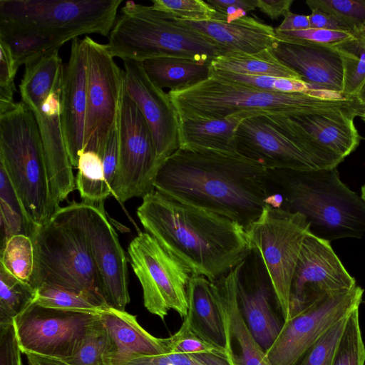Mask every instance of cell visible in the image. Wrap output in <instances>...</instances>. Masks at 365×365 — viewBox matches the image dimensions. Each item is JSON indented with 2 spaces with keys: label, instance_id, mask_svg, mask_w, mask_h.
Returning a JSON list of instances; mask_svg holds the SVG:
<instances>
[{
  "label": "cell",
  "instance_id": "cell-1",
  "mask_svg": "<svg viewBox=\"0 0 365 365\" xmlns=\"http://www.w3.org/2000/svg\"><path fill=\"white\" fill-rule=\"evenodd\" d=\"M161 194L225 216L246 230L262 215L271 194L268 170L240 155L178 148L154 181Z\"/></svg>",
  "mask_w": 365,
  "mask_h": 365
},
{
  "label": "cell",
  "instance_id": "cell-2",
  "mask_svg": "<svg viewBox=\"0 0 365 365\" xmlns=\"http://www.w3.org/2000/svg\"><path fill=\"white\" fill-rule=\"evenodd\" d=\"M137 215L146 232L179 258L192 274L219 279L251 254L246 230L218 214L170 198L155 190Z\"/></svg>",
  "mask_w": 365,
  "mask_h": 365
},
{
  "label": "cell",
  "instance_id": "cell-3",
  "mask_svg": "<svg viewBox=\"0 0 365 365\" xmlns=\"http://www.w3.org/2000/svg\"><path fill=\"white\" fill-rule=\"evenodd\" d=\"M267 170L271 192L282 196V208L304 215L311 234L329 242L365 234V202L341 180L336 168Z\"/></svg>",
  "mask_w": 365,
  "mask_h": 365
},
{
  "label": "cell",
  "instance_id": "cell-4",
  "mask_svg": "<svg viewBox=\"0 0 365 365\" xmlns=\"http://www.w3.org/2000/svg\"><path fill=\"white\" fill-rule=\"evenodd\" d=\"M168 94L178 115L192 118L294 116L320 109L360 106L357 98L331 100L304 93L257 89L220 77L211 71L210 76L199 83Z\"/></svg>",
  "mask_w": 365,
  "mask_h": 365
},
{
  "label": "cell",
  "instance_id": "cell-5",
  "mask_svg": "<svg viewBox=\"0 0 365 365\" xmlns=\"http://www.w3.org/2000/svg\"><path fill=\"white\" fill-rule=\"evenodd\" d=\"M120 11L106 44L113 57L139 62L178 57L210 64L225 53L210 38L152 6L128 1Z\"/></svg>",
  "mask_w": 365,
  "mask_h": 365
},
{
  "label": "cell",
  "instance_id": "cell-6",
  "mask_svg": "<svg viewBox=\"0 0 365 365\" xmlns=\"http://www.w3.org/2000/svg\"><path fill=\"white\" fill-rule=\"evenodd\" d=\"M31 238L34 271L31 284L35 288L43 284L60 287L108 305L82 221L80 202L60 207Z\"/></svg>",
  "mask_w": 365,
  "mask_h": 365
},
{
  "label": "cell",
  "instance_id": "cell-7",
  "mask_svg": "<svg viewBox=\"0 0 365 365\" xmlns=\"http://www.w3.org/2000/svg\"><path fill=\"white\" fill-rule=\"evenodd\" d=\"M0 165L19 198L31 237L54 212L40 132L33 113L22 102L0 112Z\"/></svg>",
  "mask_w": 365,
  "mask_h": 365
},
{
  "label": "cell",
  "instance_id": "cell-8",
  "mask_svg": "<svg viewBox=\"0 0 365 365\" xmlns=\"http://www.w3.org/2000/svg\"><path fill=\"white\" fill-rule=\"evenodd\" d=\"M63 73L58 52L53 51L25 66L19 84L21 102L33 113L40 132L54 212L76 187L61 118Z\"/></svg>",
  "mask_w": 365,
  "mask_h": 365
},
{
  "label": "cell",
  "instance_id": "cell-9",
  "mask_svg": "<svg viewBox=\"0 0 365 365\" xmlns=\"http://www.w3.org/2000/svg\"><path fill=\"white\" fill-rule=\"evenodd\" d=\"M121 0H1L0 21L66 38L108 36Z\"/></svg>",
  "mask_w": 365,
  "mask_h": 365
},
{
  "label": "cell",
  "instance_id": "cell-10",
  "mask_svg": "<svg viewBox=\"0 0 365 365\" xmlns=\"http://www.w3.org/2000/svg\"><path fill=\"white\" fill-rule=\"evenodd\" d=\"M266 269L284 322L289 317L291 286L309 224L302 214L266 205L246 230Z\"/></svg>",
  "mask_w": 365,
  "mask_h": 365
},
{
  "label": "cell",
  "instance_id": "cell-11",
  "mask_svg": "<svg viewBox=\"0 0 365 365\" xmlns=\"http://www.w3.org/2000/svg\"><path fill=\"white\" fill-rule=\"evenodd\" d=\"M129 262L143 289L145 307L164 320L170 309L187 315L192 272L152 235L140 232L128 247Z\"/></svg>",
  "mask_w": 365,
  "mask_h": 365
},
{
  "label": "cell",
  "instance_id": "cell-12",
  "mask_svg": "<svg viewBox=\"0 0 365 365\" xmlns=\"http://www.w3.org/2000/svg\"><path fill=\"white\" fill-rule=\"evenodd\" d=\"M117 129L118 159L111 195L123 203L155 190L154 181L162 165L150 129L125 86Z\"/></svg>",
  "mask_w": 365,
  "mask_h": 365
},
{
  "label": "cell",
  "instance_id": "cell-13",
  "mask_svg": "<svg viewBox=\"0 0 365 365\" xmlns=\"http://www.w3.org/2000/svg\"><path fill=\"white\" fill-rule=\"evenodd\" d=\"M239 155L259 163L267 170L319 169L309 145L289 116L267 115L246 118L235 135Z\"/></svg>",
  "mask_w": 365,
  "mask_h": 365
},
{
  "label": "cell",
  "instance_id": "cell-14",
  "mask_svg": "<svg viewBox=\"0 0 365 365\" xmlns=\"http://www.w3.org/2000/svg\"><path fill=\"white\" fill-rule=\"evenodd\" d=\"M100 314L49 308L34 302L14 320L22 354L60 359L72 356Z\"/></svg>",
  "mask_w": 365,
  "mask_h": 365
},
{
  "label": "cell",
  "instance_id": "cell-15",
  "mask_svg": "<svg viewBox=\"0 0 365 365\" xmlns=\"http://www.w3.org/2000/svg\"><path fill=\"white\" fill-rule=\"evenodd\" d=\"M363 294L358 285L327 294L284 321L277 338L265 351L272 365H297L324 333L359 307Z\"/></svg>",
  "mask_w": 365,
  "mask_h": 365
},
{
  "label": "cell",
  "instance_id": "cell-16",
  "mask_svg": "<svg viewBox=\"0 0 365 365\" xmlns=\"http://www.w3.org/2000/svg\"><path fill=\"white\" fill-rule=\"evenodd\" d=\"M83 41L87 59L84 150L100 155L117 124L124 90V71L114 61L106 44L89 36Z\"/></svg>",
  "mask_w": 365,
  "mask_h": 365
},
{
  "label": "cell",
  "instance_id": "cell-17",
  "mask_svg": "<svg viewBox=\"0 0 365 365\" xmlns=\"http://www.w3.org/2000/svg\"><path fill=\"white\" fill-rule=\"evenodd\" d=\"M356 286L329 242L309 233L305 237L292 278L289 317L324 295Z\"/></svg>",
  "mask_w": 365,
  "mask_h": 365
},
{
  "label": "cell",
  "instance_id": "cell-18",
  "mask_svg": "<svg viewBox=\"0 0 365 365\" xmlns=\"http://www.w3.org/2000/svg\"><path fill=\"white\" fill-rule=\"evenodd\" d=\"M80 212L106 304L125 311L130 302L128 259L103 203L80 202Z\"/></svg>",
  "mask_w": 365,
  "mask_h": 365
},
{
  "label": "cell",
  "instance_id": "cell-19",
  "mask_svg": "<svg viewBox=\"0 0 365 365\" xmlns=\"http://www.w3.org/2000/svg\"><path fill=\"white\" fill-rule=\"evenodd\" d=\"M359 108H331L289 116L309 143L319 169L335 168L359 146Z\"/></svg>",
  "mask_w": 365,
  "mask_h": 365
},
{
  "label": "cell",
  "instance_id": "cell-20",
  "mask_svg": "<svg viewBox=\"0 0 365 365\" xmlns=\"http://www.w3.org/2000/svg\"><path fill=\"white\" fill-rule=\"evenodd\" d=\"M123 61L125 90L147 122L163 164L179 148L178 113L168 93L152 82L142 62Z\"/></svg>",
  "mask_w": 365,
  "mask_h": 365
},
{
  "label": "cell",
  "instance_id": "cell-21",
  "mask_svg": "<svg viewBox=\"0 0 365 365\" xmlns=\"http://www.w3.org/2000/svg\"><path fill=\"white\" fill-rule=\"evenodd\" d=\"M273 292L269 279L256 251L242 262L237 279V295L245 321L266 351L277 338L282 324L270 303Z\"/></svg>",
  "mask_w": 365,
  "mask_h": 365
},
{
  "label": "cell",
  "instance_id": "cell-22",
  "mask_svg": "<svg viewBox=\"0 0 365 365\" xmlns=\"http://www.w3.org/2000/svg\"><path fill=\"white\" fill-rule=\"evenodd\" d=\"M87 110V59L84 42L71 41L70 57L64 68L61 95V118L67 151L77 168L84 150Z\"/></svg>",
  "mask_w": 365,
  "mask_h": 365
},
{
  "label": "cell",
  "instance_id": "cell-23",
  "mask_svg": "<svg viewBox=\"0 0 365 365\" xmlns=\"http://www.w3.org/2000/svg\"><path fill=\"white\" fill-rule=\"evenodd\" d=\"M272 50L304 82L317 89L343 94V66L336 48L279 41Z\"/></svg>",
  "mask_w": 365,
  "mask_h": 365
},
{
  "label": "cell",
  "instance_id": "cell-24",
  "mask_svg": "<svg viewBox=\"0 0 365 365\" xmlns=\"http://www.w3.org/2000/svg\"><path fill=\"white\" fill-rule=\"evenodd\" d=\"M242 264L223 277L210 282L211 289L222 314L232 339L238 345L239 352L234 351V365H272L265 351L251 334L242 314L237 295V279Z\"/></svg>",
  "mask_w": 365,
  "mask_h": 365
},
{
  "label": "cell",
  "instance_id": "cell-25",
  "mask_svg": "<svg viewBox=\"0 0 365 365\" xmlns=\"http://www.w3.org/2000/svg\"><path fill=\"white\" fill-rule=\"evenodd\" d=\"M182 21L215 41L225 53H255L273 49L279 42L275 29L247 16L232 21Z\"/></svg>",
  "mask_w": 365,
  "mask_h": 365
},
{
  "label": "cell",
  "instance_id": "cell-26",
  "mask_svg": "<svg viewBox=\"0 0 365 365\" xmlns=\"http://www.w3.org/2000/svg\"><path fill=\"white\" fill-rule=\"evenodd\" d=\"M110 349L106 365H117L127 359L168 353V337L158 338L144 329L136 316L108 307L101 314Z\"/></svg>",
  "mask_w": 365,
  "mask_h": 365
},
{
  "label": "cell",
  "instance_id": "cell-27",
  "mask_svg": "<svg viewBox=\"0 0 365 365\" xmlns=\"http://www.w3.org/2000/svg\"><path fill=\"white\" fill-rule=\"evenodd\" d=\"M245 119L242 115L207 118L178 115L179 148L237 155L236 131Z\"/></svg>",
  "mask_w": 365,
  "mask_h": 365
},
{
  "label": "cell",
  "instance_id": "cell-28",
  "mask_svg": "<svg viewBox=\"0 0 365 365\" xmlns=\"http://www.w3.org/2000/svg\"><path fill=\"white\" fill-rule=\"evenodd\" d=\"M187 297L188 312L185 318L210 341L227 349L232 337L213 296L210 281L204 276L192 274Z\"/></svg>",
  "mask_w": 365,
  "mask_h": 365
},
{
  "label": "cell",
  "instance_id": "cell-29",
  "mask_svg": "<svg viewBox=\"0 0 365 365\" xmlns=\"http://www.w3.org/2000/svg\"><path fill=\"white\" fill-rule=\"evenodd\" d=\"M0 41L8 46L18 67L58 50L68 42L66 38L4 21H0Z\"/></svg>",
  "mask_w": 365,
  "mask_h": 365
},
{
  "label": "cell",
  "instance_id": "cell-30",
  "mask_svg": "<svg viewBox=\"0 0 365 365\" xmlns=\"http://www.w3.org/2000/svg\"><path fill=\"white\" fill-rule=\"evenodd\" d=\"M142 63L152 82L162 89L169 88L170 91L190 88L210 75V64L187 58L160 57Z\"/></svg>",
  "mask_w": 365,
  "mask_h": 365
},
{
  "label": "cell",
  "instance_id": "cell-31",
  "mask_svg": "<svg viewBox=\"0 0 365 365\" xmlns=\"http://www.w3.org/2000/svg\"><path fill=\"white\" fill-rule=\"evenodd\" d=\"M210 68L242 75L267 76L302 81L301 76L284 65L272 49L255 53H225L215 58L210 63Z\"/></svg>",
  "mask_w": 365,
  "mask_h": 365
},
{
  "label": "cell",
  "instance_id": "cell-32",
  "mask_svg": "<svg viewBox=\"0 0 365 365\" xmlns=\"http://www.w3.org/2000/svg\"><path fill=\"white\" fill-rule=\"evenodd\" d=\"M76 186L83 202L100 205L111 195L102 160L95 151L84 150L78 158Z\"/></svg>",
  "mask_w": 365,
  "mask_h": 365
},
{
  "label": "cell",
  "instance_id": "cell-33",
  "mask_svg": "<svg viewBox=\"0 0 365 365\" xmlns=\"http://www.w3.org/2000/svg\"><path fill=\"white\" fill-rule=\"evenodd\" d=\"M36 288L0 265V327L12 324L17 316L36 301Z\"/></svg>",
  "mask_w": 365,
  "mask_h": 365
},
{
  "label": "cell",
  "instance_id": "cell-34",
  "mask_svg": "<svg viewBox=\"0 0 365 365\" xmlns=\"http://www.w3.org/2000/svg\"><path fill=\"white\" fill-rule=\"evenodd\" d=\"M210 71L220 77L240 83H243L257 89L284 93H304L324 99H346V98L341 93L317 89L312 85L307 83L301 80L267 76L242 75L215 70L211 68Z\"/></svg>",
  "mask_w": 365,
  "mask_h": 365
},
{
  "label": "cell",
  "instance_id": "cell-35",
  "mask_svg": "<svg viewBox=\"0 0 365 365\" xmlns=\"http://www.w3.org/2000/svg\"><path fill=\"white\" fill-rule=\"evenodd\" d=\"M336 48L343 66L342 93L346 97L356 98L365 85V42L356 34L355 38L341 43Z\"/></svg>",
  "mask_w": 365,
  "mask_h": 365
},
{
  "label": "cell",
  "instance_id": "cell-36",
  "mask_svg": "<svg viewBox=\"0 0 365 365\" xmlns=\"http://www.w3.org/2000/svg\"><path fill=\"white\" fill-rule=\"evenodd\" d=\"M1 265L18 279L29 282L34 271V246L31 237L14 235L1 246Z\"/></svg>",
  "mask_w": 365,
  "mask_h": 365
},
{
  "label": "cell",
  "instance_id": "cell-37",
  "mask_svg": "<svg viewBox=\"0 0 365 365\" xmlns=\"http://www.w3.org/2000/svg\"><path fill=\"white\" fill-rule=\"evenodd\" d=\"M36 289L35 302L43 307L97 314L109 307L91 297L60 287L43 284Z\"/></svg>",
  "mask_w": 365,
  "mask_h": 365
},
{
  "label": "cell",
  "instance_id": "cell-38",
  "mask_svg": "<svg viewBox=\"0 0 365 365\" xmlns=\"http://www.w3.org/2000/svg\"><path fill=\"white\" fill-rule=\"evenodd\" d=\"M1 245L11 236L29 235L26 220L19 198L4 167L0 165Z\"/></svg>",
  "mask_w": 365,
  "mask_h": 365
},
{
  "label": "cell",
  "instance_id": "cell-39",
  "mask_svg": "<svg viewBox=\"0 0 365 365\" xmlns=\"http://www.w3.org/2000/svg\"><path fill=\"white\" fill-rule=\"evenodd\" d=\"M232 344L226 353L179 354L138 356L125 359L117 365H234Z\"/></svg>",
  "mask_w": 365,
  "mask_h": 365
},
{
  "label": "cell",
  "instance_id": "cell-40",
  "mask_svg": "<svg viewBox=\"0 0 365 365\" xmlns=\"http://www.w3.org/2000/svg\"><path fill=\"white\" fill-rule=\"evenodd\" d=\"M365 345L362 339L359 308L347 317L331 365H364Z\"/></svg>",
  "mask_w": 365,
  "mask_h": 365
},
{
  "label": "cell",
  "instance_id": "cell-41",
  "mask_svg": "<svg viewBox=\"0 0 365 365\" xmlns=\"http://www.w3.org/2000/svg\"><path fill=\"white\" fill-rule=\"evenodd\" d=\"M110 349L109 336L100 314L77 352L62 360L71 365H106Z\"/></svg>",
  "mask_w": 365,
  "mask_h": 365
},
{
  "label": "cell",
  "instance_id": "cell-42",
  "mask_svg": "<svg viewBox=\"0 0 365 365\" xmlns=\"http://www.w3.org/2000/svg\"><path fill=\"white\" fill-rule=\"evenodd\" d=\"M232 344V341L227 349L216 345L185 318L178 331L168 337V351L179 354H220L227 352Z\"/></svg>",
  "mask_w": 365,
  "mask_h": 365
},
{
  "label": "cell",
  "instance_id": "cell-43",
  "mask_svg": "<svg viewBox=\"0 0 365 365\" xmlns=\"http://www.w3.org/2000/svg\"><path fill=\"white\" fill-rule=\"evenodd\" d=\"M152 6L182 21H207L220 18V14L202 0H153Z\"/></svg>",
  "mask_w": 365,
  "mask_h": 365
},
{
  "label": "cell",
  "instance_id": "cell-44",
  "mask_svg": "<svg viewBox=\"0 0 365 365\" xmlns=\"http://www.w3.org/2000/svg\"><path fill=\"white\" fill-rule=\"evenodd\" d=\"M310 9H318L331 14L351 26L354 32L365 26V1L307 0Z\"/></svg>",
  "mask_w": 365,
  "mask_h": 365
},
{
  "label": "cell",
  "instance_id": "cell-45",
  "mask_svg": "<svg viewBox=\"0 0 365 365\" xmlns=\"http://www.w3.org/2000/svg\"><path fill=\"white\" fill-rule=\"evenodd\" d=\"M275 32L279 41L316 44L334 48L356 37V34L351 31L314 28L292 31L275 30Z\"/></svg>",
  "mask_w": 365,
  "mask_h": 365
},
{
  "label": "cell",
  "instance_id": "cell-46",
  "mask_svg": "<svg viewBox=\"0 0 365 365\" xmlns=\"http://www.w3.org/2000/svg\"><path fill=\"white\" fill-rule=\"evenodd\" d=\"M348 316L324 333L306 352L297 365H331Z\"/></svg>",
  "mask_w": 365,
  "mask_h": 365
},
{
  "label": "cell",
  "instance_id": "cell-47",
  "mask_svg": "<svg viewBox=\"0 0 365 365\" xmlns=\"http://www.w3.org/2000/svg\"><path fill=\"white\" fill-rule=\"evenodd\" d=\"M0 112L6 110L15 102L14 78L19 67L8 46L0 41Z\"/></svg>",
  "mask_w": 365,
  "mask_h": 365
},
{
  "label": "cell",
  "instance_id": "cell-48",
  "mask_svg": "<svg viewBox=\"0 0 365 365\" xmlns=\"http://www.w3.org/2000/svg\"><path fill=\"white\" fill-rule=\"evenodd\" d=\"M14 322L0 327V365H23Z\"/></svg>",
  "mask_w": 365,
  "mask_h": 365
},
{
  "label": "cell",
  "instance_id": "cell-49",
  "mask_svg": "<svg viewBox=\"0 0 365 365\" xmlns=\"http://www.w3.org/2000/svg\"><path fill=\"white\" fill-rule=\"evenodd\" d=\"M207 3L226 21L237 19L257 9V0H207Z\"/></svg>",
  "mask_w": 365,
  "mask_h": 365
},
{
  "label": "cell",
  "instance_id": "cell-50",
  "mask_svg": "<svg viewBox=\"0 0 365 365\" xmlns=\"http://www.w3.org/2000/svg\"><path fill=\"white\" fill-rule=\"evenodd\" d=\"M99 155L103 162L106 182L111 190V185L116 173L118 159L117 124L110 134Z\"/></svg>",
  "mask_w": 365,
  "mask_h": 365
},
{
  "label": "cell",
  "instance_id": "cell-51",
  "mask_svg": "<svg viewBox=\"0 0 365 365\" xmlns=\"http://www.w3.org/2000/svg\"><path fill=\"white\" fill-rule=\"evenodd\" d=\"M311 11L312 13L309 15L310 28L351 31L354 33L351 26L337 17L318 9H312Z\"/></svg>",
  "mask_w": 365,
  "mask_h": 365
},
{
  "label": "cell",
  "instance_id": "cell-52",
  "mask_svg": "<svg viewBox=\"0 0 365 365\" xmlns=\"http://www.w3.org/2000/svg\"><path fill=\"white\" fill-rule=\"evenodd\" d=\"M293 0H257V8L271 19H277L290 11Z\"/></svg>",
  "mask_w": 365,
  "mask_h": 365
},
{
  "label": "cell",
  "instance_id": "cell-53",
  "mask_svg": "<svg viewBox=\"0 0 365 365\" xmlns=\"http://www.w3.org/2000/svg\"><path fill=\"white\" fill-rule=\"evenodd\" d=\"M284 17L283 21L275 30L279 31H292L305 30L310 28L309 15L297 14L289 11Z\"/></svg>",
  "mask_w": 365,
  "mask_h": 365
},
{
  "label": "cell",
  "instance_id": "cell-54",
  "mask_svg": "<svg viewBox=\"0 0 365 365\" xmlns=\"http://www.w3.org/2000/svg\"><path fill=\"white\" fill-rule=\"evenodd\" d=\"M356 98L361 106L365 105V85L357 96Z\"/></svg>",
  "mask_w": 365,
  "mask_h": 365
},
{
  "label": "cell",
  "instance_id": "cell-55",
  "mask_svg": "<svg viewBox=\"0 0 365 365\" xmlns=\"http://www.w3.org/2000/svg\"><path fill=\"white\" fill-rule=\"evenodd\" d=\"M354 33L361 38L365 42V26L358 29Z\"/></svg>",
  "mask_w": 365,
  "mask_h": 365
},
{
  "label": "cell",
  "instance_id": "cell-56",
  "mask_svg": "<svg viewBox=\"0 0 365 365\" xmlns=\"http://www.w3.org/2000/svg\"><path fill=\"white\" fill-rule=\"evenodd\" d=\"M358 115L360 116L365 122V105L361 106V109Z\"/></svg>",
  "mask_w": 365,
  "mask_h": 365
},
{
  "label": "cell",
  "instance_id": "cell-57",
  "mask_svg": "<svg viewBox=\"0 0 365 365\" xmlns=\"http://www.w3.org/2000/svg\"><path fill=\"white\" fill-rule=\"evenodd\" d=\"M361 197L362 200L365 202V184L361 187Z\"/></svg>",
  "mask_w": 365,
  "mask_h": 365
},
{
  "label": "cell",
  "instance_id": "cell-58",
  "mask_svg": "<svg viewBox=\"0 0 365 365\" xmlns=\"http://www.w3.org/2000/svg\"><path fill=\"white\" fill-rule=\"evenodd\" d=\"M364 305H365V301L364 302Z\"/></svg>",
  "mask_w": 365,
  "mask_h": 365
}]
</instances>
